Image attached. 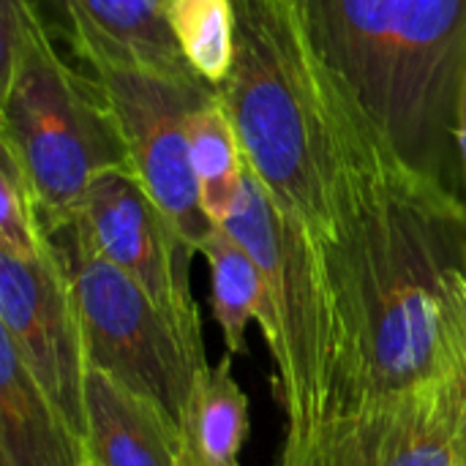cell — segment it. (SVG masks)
Segmentation results:
<instances>
[{
  "mask_svg": "<svg viewBox=\"0 0 466 466\" xmlns=\"http://www.w3.org/2000/svg\"><path fill=\"white\" fill-rule=\"evenodd\" d=\"M322 82L336 227L317 246L339 322L330 440L434 377L445 319L466 287V199L407 167L325 74Z\"/></svg>",
  "mask_w": 466,
  "mask_h": 466,
  "instance_id": "6da1fadb",
  "label": "cell"
},
{
  "mask_svg": "<svg viewBox=\"0 0 466 466\" xmlns=\"http://www.w3.org/2000/svg\"><path fill=\"white\" fill-rule=\"evenodd\" d=\"M295 3L311 55L344 101L407 167L459 191L466 0Z\"/></svg>",
  "mask_w": 466,
  "mask_h": 466,
  "instance_id": "7a4b0ae2",
  "label": "cell"
},
{
  "mask_svg": "<svg viewBox=\"0 0 466 466\" xmlns=\"http://www.w3.org/2000/svg\"><path fill=\"white\" fill-rule=\"evenodd\" d=\"M235 57L216 87L248 167L276 208L330 240L333 147L322 71L295 0H232Z\"/></svg>",
  "mask_w": 466,
  "mask_h": 466,
  "instance_id": "3957f363",
  "label": "cell"
},
{
  "mask_svg": "<svg viewBox=\"0 0 466 466\" xmlns=\"http://www.w3.org/2000/svg\"><path fill=\"white\" fill-rule=\"evenodd\" d=\"M0 145L25 169L46 235L82 216L96 175L128 167L98 82L66 60L30 0H3Z\"/></svg>",
  "mask_w": 466,
  "mask_h": 466,
  "instance_id": "277c9868",
  "label": "cell"
},
{
  "mask_svg": "<svg viewBox=\"0 0 466 466\" xmlns=\"http://www.w3.org/2000/svg\"><path fill=\"white\" fill-rule=\"evenodd\" d=\"M46 238L74 292L87 363L183 420L194 382L210 369L205 347L191 344L150 295L101 254L82 216Z\"/></svg>",
  "mask_w": 466,
  "mask_h": 466,
  "instance_id": "5b68a950",
  "label": "cell"
},
{
  "mask_svg": "<svg viewBox=\"0 0 466 466\" xmlns=\"http://www.w3.org/2000/svg\"><path fill=\"white\" fill-rule=\"evenodd\" d=\"M82 66L106 98L131 172L180 240L199 251L216 224L202 208L186 120L216 87H188L156 71L115 60H90Z\"/></svg>",
  "mask_w": 466,
  "mask_h": 466,
  "instance_id": "8992f818",
  "label": "cell"
},
{
  "mask_svg": "<svg viewBox=\"0 0 466 466\" xmlns=\"http://www.w3.org/2000/svg\"><path fill=\"white\" fill-rule=\"evenodd\" d=\"M0 333L74 431L85 437L90 363L74 292L52 243L33 259L0 248Z\"/></svg>",
  "mask_w": 466,
  "mask_h": 466,
  "instance_id": "52a82bcc",
  "label": "cell"
},
{
  "mask_svg": "<svg viewBox=\"0 0 466 466\" xmlns=\"http://www.w3.org/2000/svg\"><path fill=\"white\" fill-rule=\"evenodd\" d=\"M82 218L101 254L128 273L191 344L202 347L199 306L188 284L194 248L169 227L131 167L96 175Z\"/></svg>",
  "mask_w": 466,
  "mask_h": 466,
  "instance_id": "ba28073f",
  "label": "cell"
},
{
  "mask_svg": "<svg viewBox=\"0 0 466 466\" xmlns=\"http://www.w3.org/2000/svg\"><path fill=\"white\" fill-rule=\"evenodd\" d=\"M49 30L63 35L79 63L115 60L156 71L188 87H210L183 57L169 0H30Z\"/></svg>",
  "mask_w": 466,
  "mask_h": 466,
  "instance_id": "9c48e42d",
  "label": "cell"
},
{
  "mask_svg": "<svg viewBox=\"0 0 466 466\" xmlns=\"http://www.w3.org/2000/svg\"><path fill=\"white\" fill-rule=\"evenodd\" d=\"M319 466H466L431 382L385 399L341 426Z\"/></svg>",
  "mask_w": 466,
  "mask_h": 466,
  "instance_id": "30bf717a",
  "label": "cell"
},
{
  "mask_svg": "<svg viewBox=\"0 0 466 466\" xmlns=\"http://www.w3.org/2000/svg\"><path fill=\"white\" fill-rule=\"evenodd\" d=\"M85 445L101 466H177L186 434L164 404L90 366L85 377Z\"/></svg>",
  "mask_w": 466,
  "mask_h": 466,
  "instance_id": "8fae6325",
  "label": "cell"
},
{
  "mask_svg": "<svg viewBox=\"0 0 466 466\" xmlns=\"http://www.w3.org/2000/svg\"><path fill=\"white\" fill-rule=\"evenodd\" d=\"M85 437L0 333V466H82Z\"/></svg>",
  "mask_w": 466,
  "mask_h": 466,
  "instance_id": "7c38bea8",
  "label": "cell"
},
{
  "mask_svg": "<svg viewBox=\"0 0 466 466\" xmlns=\"http://www.w3.org/2000/svg\"><path fill=\"white\" fill-rule=\"evenodd\" d=\"M199 254L205 257L210 270L213 314L224 333L227 352L229 355L248 352L246 333L251 322L262 328L268 350L273 352L279 344L276 306L251 254L221 224H216L210 235L202 240Z\"/></svg>",
  "mask_w": 466,
  "mask_h": 466,
  "instance_id": "4fadbf2b",
  "label": "cell"
},
{
  "mask_svg": "<svg viewBox=\"0 0 466 466\" xmlns=\"http://www.w3.org/2000/svg\"><path fill=\"white\" fill-rule=\"evenodd\" d=\"M186 440L213 466H240L248 437V399L235 380L232 355L210 366L197 382L183 410Z\"/></svg>",
  "mask_w": 466,
  "mask_h": 466,
  "instance_id": "5bb4252c",
  "label": "cell"
},
{
  "mask_svg": "<svg viewBox=\"0 0 466 466\" xmlns=\"http://www.w3.org/2000/svg\"><path fill=\"white\" fill-rule=\"evenodd\" d=\"M186 128L202 208L213 224H221L243 188L246 156L240 139L216 93L188 112Z\"/></svg>",
  "mask_w": 466,
  "mask_h": 466,
  "instance_id": "9a60e30c",
  "label": "cell"
},
{
  "mask_svg": "<svg viewBox=\"0 0 466 466\" xmlns=\"http://www.w3.org/2000/svg\"><path fill=\"white\" fill-rule=\"evenodd\" d=\"M167 19L188 66L210 87H218L235 57L232 0H169Z\"/></svg>",
  "mask_w": 466,
  "mask_h": 466,
  "instance_id": "2e32d148",
  "label": "cell"
},
{
  "mask_svg": "<svg viewBox=\"0 0 466 466\" xmlns=\"http://www.w3.org/2000/svg\"><path fill=\"white\" fill-rule=\"evenodd\" d=\"M0 158V248L33 259L44 254L49 243L41 227L35 191L19 161L5 147Z\"/></svg>",
  "mask_w": 466,
  "mask_h": 466,
  "instance_id": "e0dca14e",
  "label": "cell"
},
{
  "mask_svg": "<svg viewBox=\"0 0 466 466\" xmlns=\"http://www.w3.org/2000/svg\"><path fill=\"white\" fill-rule=\"evenodd\" d=\"M429 382L466 464V287L445 319L437 371Z\"/></svg>",
  "mask_w": 466,
  "mask_h": 466,
  "instance_id": "ac0fdd59",
  "label": "cell"
},
{
  "mask_svg": "<svg viewBox=\"0 0 466 466\" xmlns=\"http://www.w3.org/2000/svg\"><path fill=\"white\" fill-rule=\"evenodd\" d=\"M456 150H459V169H461V183L466 191V74L461 101H459V120H456Z\"/></svg>",
  "mask_w": 466,
  "mask_h": 466,
  "instance_id": "d6986e66",
  "label": "cell"
},
{
  "mask_svg": "<svg viewBox=\"0 0 466 466\" xmlns=\"http://www.w3.org/2000/svg\"><path fill=\"white\" fill-rule=\"evenodd\" d=\"M177 466H213L188 440H186V445H183V451H180V459H177Z\"/></svg>",
  "mask_w": 466,
  "mask_h": 466,
  "instance_id": "ffe728a7",
  "label": "cell"
},
{
  "mask_svg": "<svg viewBox=\"0 0 466 466\" xmlns=\"http://www.w3.org/2000/svg\"><path fill=\"white\" fill-rule=\"evenodd\" d=\"M82 466H101V464H98V461H96V459L87 453V456H85V461H82Z\"/></svg>",
  "mask_w": 466,
  "mask_h": 466,
  "instance_id": "44dd1931",
  "label": "cell"
}]
</instances>
